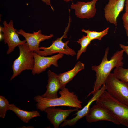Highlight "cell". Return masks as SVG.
<instances>
[{
    "instance_id": "obj_21",
    "label": "cell",
    "mask_w": 128,
    "mask_h": 128,
    "mask_svg": "<svg viewBox=\"0 0 128 128\" xmlns=\"http://www.w3.org/2000/svg\"><path fill=\"white\" fill-rule=\"evenodd\" d=\"M9 104L8 100L5 97L0 95V117L4 118L7 111L9 110Z\"/></svg>"
},
{
    "instance_id": "obj_7",
    "label": "cell",
    "mask_w": 128,
    "mask_h": 128,
    "mask_svg": "<svg viewBox=\"0 0 128 128\" xmlns=\"http://www.w3.org/2000/svg\"><path fill=\"white\" fill-rule=\"evenodd\" d=\"M3 27H0V31L3 33L2 38L5 44L7 45L8 49L7 53L9 54L13 51L15 48L19 45L26 42L25 40H21L17 30L14 27L13 23L11 20L9 23L5 21L3 23Z\"/></svg>"
},
{
    "instance_id": "obj_13",
    "label": "cell",
    "mask_w": 128,
    "mask_h": 128,
    "mask_svg": "<svg viewBox=\"0 0 128 128\" xmlns=\"http://www.w3.org/2000/svg\"><path fill=\"white\" fill-rule=\"evenodd\" d=\"M126 0H109L104 8V16L106 20L117 25V19L123 9Z\"/></svg>"
},
{
    "instance_id": "obj_4",
    "label": "cell",
    "mask_w": 128,
    "mask_h": 128,
    "mask_svg": "<svg viewBox=\"0 0 128 128\" xmlns=\"http://www.w3.org/2000/svg\"><path fill=\"white\" fill-rule=\"evenodd\" d=\"M18 46L19 50V55L13 62L12 66L13 74L10 78V81L20 75L24 70L32 71L34 66V52L29 50L27 43H25Z\"/></svg>"
},
{
    "instance_id": "obj_18",
    "label": "cell",
    "mask_w": 128,
    "mask_h": 128,
    "mask_svg": "<svg viewBox=\"0 0 128 128\" xmlns=\"http://www.w3.org/2000/svg\"><path fill=\"white\" fill-rule=\"evenodd\" d=\"M109 29V28L108 27L100 32L91 31L89 29L85 30L84 29H82L81 31L86 34L87 35L91 41L95 39L100 40L104 36L107 34Z\"/></svg>"
},
{
    "instance_id": "obj_26",
    "label": "cell",
    "mask_w": 128,
    "mask_h": 128,
    "mask_svg": "<svg viewBox=\"0 0 128 128\" xmlns=\"http://www.w3.org/2000/svg\"><path fill=\"white\" fill-rule=\"evenodd\" d=\"M64 1L66 2H68L70 1H72L74 0H63Z\"/></svg>"
},
{
    "instance_id": "obj_24",
    "label": "cell",
    "mask_w": 128,
    "mask_h": 128,
    "mask_svg": "<svg viewBox=\"0 0 128 128\" xmlns=\"http://www.w3.org/2000/svg\"><path fill=\"white\" fill-rule=\"evenodd\" d=\"M41 0L45 3L46 5L50 6L52 10L54 11V9L51 4L50 0Z\"/></svg>"
},
{
    "instance_id": "obj_16",
    "label": "cell",
    "mask_w": 128,
    "mask_h": 128,
    "mask_svg": "<svg viewBox=\"0 0 128 128\" xmlns=\"http://www.w3.org/2000/svg\"><path fill=\"white\" fill-rule=\"evenodd\" d=\"M84 69V64L79 61L72 69L58 74V78L62 88L65 87L66 85L72 80L78 72Z\"/></svg>"
},
{
    "instance_id": "obj_25",
    "label": "cell",
    "mask_w": 128,
    "mask_h": 128,
    "mask_svg": "<svg viewBox=\"0 0 128 128\" xmlns=\"http://www.w3.org/2000/svg\"><path fill=\"white\" fill-rule=\"evenodd\" d=\"M125 12L128 13V0H126L125 1Z\"/></svg>"
},
{
    "instance_id": "obj_14",
    "label": "cell",
    "mask_w": 128,
    "mask_h": 128,
    "mask_svg": "<svg viewBox=\"0 0 128 128\" xmlns=\"http://www.w3.org/2000/svg\"><path fill=\"white\" fill-rule=\"evenodd\" d=\"M106 90L105 84H104L101 88L89 100L88 102L82 109L78 110L74 114L76 116L72 119L66 120L61 125L60 127H63L67 125L72 126L74 125L77 122L84 117L88 114L90 109V107L91 104L99 98L103 92Z\"/></svg>"
},
{
    "instance_id": "obj_11",
    "label": "cell",
    "mask_w": 128,
    "mask_h": 128,
    "mask_svg": "<svg viewBox=\"0 0 128 128\" xmlns=\"http://www.w3.org/2000/svg\"><path fill=\"white\" fill-rule=\"evenodd\" d=\"M17 32L25 38L29 50L35 52L40 50L39 46L41 42L50 39L53 36L52 34L49 35H44L42 34L40 30L37 32H33L32 33L26 32L22 29L17 31Z\"/></svg>"
},
{
    "instance_id": "obj_1",
    "label": "cell",
    "mask_w": 128,
    "mask_h": 128,
    "mask_svg": "<svg viewBox=\"0 0 128 128\" xmlns=\"http://www.w3.org/2000/svg\"><path fill=\"white\" fill-rule=\"evenodd\" d=\"M109 50L108 47L106 49L101 63L98 66H93L91 67L92 70L96 73V79L93 86V90L88 94L87 97L91 94L94 95L105 83L108 77L114 68L123 67L124 64L122 60L124 51L123 49L114 53L109 60L107 59Z\"/></svg>"
},
{
    "instance_id": "obj_12",
    "label": "cell",
    "mask_w": 128,
    "mask_h": 128,
    "mask_svg": "<svg viewBox=\"0 0 128 128\" xmlns=\"http://www.w3.org/2000/svg\"><path fill=\"white\" fill-rule=\"evenodd\" d=\"M78 109L75 108L64 110L53 107L46 108L44 111L47 113V118L54 127L58 128L71 113L78 111Z\"/></svg>"
},
{
    "instance_id": "obj_6",
    "label": "cell",
    "mask_w": 128,
    "mask_h": 128,
    "mask_svg": "<svg viewBox=\"0 0 128 128\" xmlns=\"http://www.w3.org/2000/svg\"><path fill=\"white\" fill-rule=\"evenodd\" d=\"M71 18L69 16V19L68 25L66 27L64 34L60 37L57 38L52 42L51 45L49 47H40V50L36 52L39 55L43 56H46L51 55L56 53L64 54L68 55H70L73 56L76 55V52L73 49L69 48L68 46L69 42V41L64 42L62 41L64 38L67 37V34L69 29L71 22Z\"/></svg>"
},
{
    "instance_id": "obj_3",
    "label": "cell",
    "mask_w": 128,
    "mask_h": 128,
    "mask_svg": "<svg viewBox=\"0 0 128 128\" xmlns=\"http://www.w3.org/2000/svg\"><path fill=\"white\" fill-rule=\"evenodd\" d=\"M121 124L128 128V106L114 99L105 90L96 101Z\"/></svg>"
},
{
    "instance_id": "obj_9",
    "label": "cell",
    "mask_w": 128,
    "mask_h": 128,
    "mask_svg": "<svg viewBox=\"0 0 128 128\" xmlns=\"http://www.w3.org/2000/svg\"><path fill=\"white\" fill-rule=\"evenodd\" d=\"M87 121L89 123L105 121L112 122L119 125V121L108 111L97 104L90 108L88 114L85 116Z\"/></svg>"
},
{
    "instance_id": "obj_8",
    "label": "cell",
    "mask_w": 128,
    "mask_h": 128,
    "mask_svg": "<svg viewBox=\"0 0 128 128\" xmlns=\"http://www.w3.org/2000/svg\"><path fill=\"white\" fill-rule=\"evenodd\" d=\"M64 54L59 53L57 55L50 57L40 55L36 52H34L33 56L34 59V64L32 70V74L34 75L39 74L45 71L47 68L53 65L57 67V61L62 58Z\"/></svg>"
},
{
    "instance_id": "obj_17",
    "label": "cell",
    "mask_w": 128,
    "mask_h": 128,
    "mask_svg": "<svg viewBox=\"0 0 128 128\" xmlns=\"http://www.w3.org/2000/svg\"><path fill=\"white\" fill-rule=\"evenodd\" d=\"M9 110L12 111L23 122L27 123L32 118L40 116L37 110L28 111L21 110L13 104H9Z\"/></svg>"
},
{
    "instance_id": "obj_20",
    "label": "cell",
    "mask_w": 128,
    "mask_h": 128,
    "mask_svg": "<svg viewBox=\"0 0 128 128\" xmlns=\"http://www.w3.org/2000/svg\"><path fill=\"white\" fill-rule=\"evenodd\" d=\"M113 73L118 79L128 84V68L125 69L122 67H116Z\"/></svg>"
},
{
    "instance_id": "obj_5",
    "label": "cell",
    "mask_w": 128,
    "mask_h": 128,
    "mask_svg": "<svg viewBox=\"0 0 128 128\" xmlns=\"http://www.w3.org/2000/svg\"><path fill=\"white\" fill-rule=\"evenodd\" d=\"M106 90L114 99L128 106V84L118 79L113 73L108 77Z\"/></svg>"
},
{
    "instance_id": "obj_22",
    "label": "cell",
    "mask_w": 128,
    "mask_h": 128,
    "mask_svg": "<svg viewBox=\"0 0 128 128\" xmlns=\"http://www.w3.org/2000/svg\"><path fill=\"white\" fill-rule=\"evenodd\" d=\"M122 19L124 27L126 31H128V13L125 12L123 14Z\"/></svg>"
},
{
    "instance_id": "obj_23",
    "label": "cell",
    "mask_w": 128,
    "mask_h": 128,
    "mask_svg": "<svg viewBox=\"0 0 128 128\" xmlns=\"http://www.w3.org/2000/svg\"><path fill=\"white\" fill-rule=\"evenodd\" d=\"M120 47L127 54L128 56V46H126L120 44Z\"/></svg>"
},
{
    "instance_id": "obj_10",
    "label": "cell",
    "mask_w": 128,
    "mask_h": 128,
    "mask_svg": "<svg viewBox=\"0 0 128 128\" xmlns=\"http://www.w3.org/2000/svg\"><path fill=\"white\" fill-rule=\"evenodd\" d=\"M98 0H93L87 2L78 1L76 4L72 3L71 8L75 11V14L81 19H87L94 17L96 9L95 5Z\"/></svg>"
},
{
    "instance_id": "obj_19",
    "label": "cell",
    "mask_w": 128,
    "mask_h": 128,
    "mask_svg": "<svg viewBox=\"0 0 128 128\" xmlns=\"http://www.w3.org/2000/svg\"><path fill=\"white\" fill-rule=\"evenodd\" d=\"M91 41L87 35H83L81 38L79 39L77 41V42L79 44L81 45L80 48L78 51L77 54V60L79 59L82 53L86 51L87 46L90 43Z\"/></svg>"
},
{
    "instance_id": "obj_2",
    "label": "cell",
    "mask_w": 128,
    "mask_h": 128,
    "mask_svg": "<svg viewBox=\"0 0 128 128\" xmlns=\"http://www.w3.org/2000/svg\"><path fill=\"white\" fill-rule=\"evenodd\" d=\"M60 96L54 99H48L38 95L34 97V99L37 103V109L43 111L46 108L50 107L66 106L74 108L81 109L82 108L81 101L78 98L77 95L73 92L69 91L65 87L59 92Z\"/></svg>"
},
{
    "instance_id": "obj_27",
    "label": "cell",
    "mask_w": 128,
    "mask_h": 128,
    "mask_svg": "<svg viewBox=\"0 0 128 128\" xmlns=\"http://www.w3.org/2000/svg\"><path fill=\"white\" fill-rule=\"evenodd\" d=\"M126 34L127 36L128 37V31H126ZM127 43L128 44V41L127 42Z\"/></svg>"
},
{
    "instance_id": "obj_15",
    "label": "cell",
    "mask_w": 128,
    "mask_h": 128,
    "mask_svg": "<svg viewBox=\"0 0 128 128\" xmlns=\"http://www.w3.org/2000/svg\"><path fill=\"white\" fill-rule=\"evenodd\" d=\"M48 79L46 86V90L43 94L41 95L44 98L54 99L58 97L57 92L63 88L58 78V75L50 70L47 72Z\"/></svg>"
}]
</instances>
